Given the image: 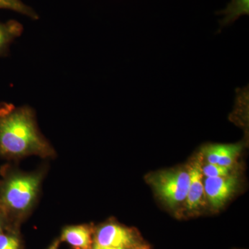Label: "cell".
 <instances>
[{"label":"cell","instance_id":"6da1fadb","mask_svg":"<svg viewBox=\"0 0 249 249\" xmlns=\"http://www.w3.org/2000/svg\"><path fill=\"white\" fill-rule=\"evenodd\" d=\"M52 155L53 149L39 132L31 108L15 107L7 103L0 105V155L19 158Z\"/></svg>","mask_w":249,"mask_h":249},{"label":"cell","instance_id":"7c38bea8","mask_svg":"<svg viewBox=\"0 0 249 249\" xmlns=\"http://www.w3.org/2000/svg\"><path fill=\"white\" fill-rule=\"evenodd\" d=\"M232 167L222 166L218 164L208 163L202 168L203 175L206 178H220L231 175Z\"/></svg>","mask_w":249,"mask_h":249},{"label":"cell","instance_id":"277c9868","mask_svg":"<svg viewBox=\"0 0 249 249\" xmlns=\"http://www.w3.org/2000/svg\"><path fill=\"white\" fill-rule=\"evenodd\" d=\"M137 244V237L132 229L114 223L99 228L95 236L94 245L101 247L129 249Z\"/></svg>","mask_w":249,"mask_h":249},{"label":"cell","instance_id":"8992f818","mask_svg":"<svg viewBox=\"0 0 249 249\" xmlns=\"http://www.w3.org/2000/svg\"><path fill=\"white\" fill-rule=\"evenodd\" d=\"M190 183L186 201V206L190 211L199 209L205 204L204 184L203 182L202 165L201 160L197 158L188 167Z\"/></svg>","mask_w":249,"mask_h":249},{"label":"cell","instance_id":"7a4b0ae2","mask_svg":"<svg viewBox=\"0 0 249 249\" xmlns=\"http://www.w3.org/2000/svg\"><path fill=\"white\" fill-rule=\"evenodd\" d=\"M40 182L37 174L6 173L0 181V211L6 218L27 213L34 206Z\"/></svg>","mask_w":249,"mask_h":249},{"label":"cell","instance_id":"9c48e42d","mask_svg":"<svg viewBox=\"0 0 249 249\" xmlns=\"http://www.w3.org/2000/svg\"><path fill=\"white\" fill-rule=\"evenodd\" d=\"M216 14L222 16L219 21L220 29L233 24L236 20L243 16H249V0H231L225 9L217 11Z\"/></svg>","mask_w":249,"mask_h":249},{"label":"cell","instance_id":"9a60e30c","mask_svg":"<svg viewBox=\"0 0 249 249\" xmlns=\"http://www.w3.org/2000/svg\"><path fill=\"white\" fill-rule=\"evenodd\" d=\"M93 249H126L114 248V247H101V246H98V245H94V246H93Z\"/></svg>","mask_w":249,"mask_h":249},{"label":"cell","instance_id":"5b68a950","mask_svg":"<svg viewBox=\"0 0 249 249\" xmlns=\"http://www.w3.org/2000/svg\"><path fill=\"white\" fill-rule=\"evenodd\" d=\"M204 184L205 195L211 206L214 209H219L235 193L238 185V178L235 175L206 178Z\"/></svg>","mask_w":249,"mask_h":249},{"label":"cell","instance_id":"e0dca14e","mask_svg":"<svg viewBox=\"0 0 249 249\" xmlns=\"http://www.w3.org/2000/svg\"></svg>","mask_w":249,"mask_h":249},{"label":"cell","instance_id":"5bb4252c","mask_svg":"<svg viewBox=\"0 0 249 249\" xmlns=\"http://www.w3.org/2000/svg\"><path fill=\"white\" fill-rule=\"evenodd\" d=\"M6 219H7V218L6 217V216L0 211V235H1L2 232H4L5 222H6Z\"/></svg>","mask_w":249,"mask_h":249},{"label":"cell","instance_id":"3957f363","mask_svg":"<svg viewBox=\"0 0 249 249\" xmlns=\"http://www.w3.org/2000/svg\"><path fill=\"white\" fill-rule=\"evenodd\" d=\"M148 181L165 204L174 208L186 200L190 183L188 170H163L152 175Z\"/></svg>","mask_w":249,"mask_h":249},{"label":"cell","instance_id":"52a82bcc","mask_svg":"<svg viewBox=\"0 0 249 249\" xmlns=\"http://www.w3.org/2000/svg\"><path fill=\"white\" fill-rule=\"evenodd\" d=\"M241 144H215L203 149L208 163L232 167L236 157L242 150Z\"/></svg>","mask_w":249,"mask_h":249},{"label":"cell","instance_id":"2e32d148","mask_svg":"<svg viewBox=\"0 0 249 249\" xmlns=\"http://www.w3.org/2000/svg\"><path fill=\"white\" fill-rule=\"evenodd\" d=\"M49 249H58V243L53 244Z\"/></svg>","mask_w":249,"mask_h":249},{"label":"cell","instance_id":"4fadbf2b","mask_svg":"<svg viewBox=\"0 0 249 249\" xmlns=\"http://www.w3.org/2000/svg\"><path fill=\"white\" fill-rule=\"evenodd\" d=\"M20 242L17 236L11 233L0 235V249H19Z\"/></svg>","mask_w":249,"mask_h":249},{"label":"cell","instance_id":"ba28073f","mask_svg":"<svg viewBox=\"0 0 249 249\" xmlns=\"http://www.w3.org/2000/svg\"><path fill=\"white\" fill-rule=\"evenodd\" d=\"M62 240L76 249H88L91 244V231L86 226H72L64 229Z\"/></svg>","mask_w":249,"mask_h":249},{"label":"cell","instance_id":"8fae6325","mask_svg":"<svg viewBox=\"0 0 249 249\" xmlns=\"http://www.w3.org/2000/svg\"><path fill=\"white\" fill-rule=\"evenodd\" d=\"M0 9L11 10L31 19H36L38 18L36 11L23 3L21 0H0Z\"/></svg>","mask_w":249,"mask_h":249},{"label":"cell","instance_id":"30bf717a","mask_svg":"<svg viewBox=\"0 0 249 249\" xmlns=\"http://www.w3.org/2000/svg\"><path fill=\"white\" fill-rule=\"evenodd\" d=\"M23 32L22 24L12 20L0 22V55L6 53L11 42Z\"/></svg>","mask_w":249,"mask_h":249}]
</instances>
